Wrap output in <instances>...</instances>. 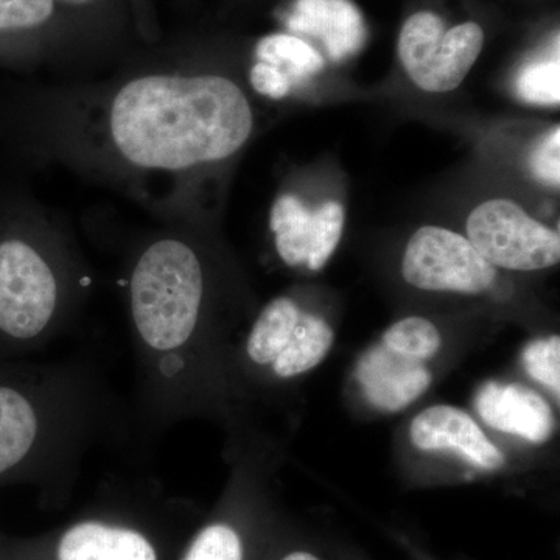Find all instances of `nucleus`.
<instances>
[{
	"instance_id": "10",
	"label": "nucleus",
	"mask_w": 560,
	"mask_h": 560,
	"mask_svg": "<svg viewBox=\"0 0 560 560\" xmlns=\"http://www.w3.org/2000/svg\"><path fill=\"white\" fill-rule=\"evenodd\" d=\"M287 25L291 32L320 40L334 61H345L363 49L368 28L350 0H296Z\"/></svg>"
},
{
	"instance_id": "4",
	"label": "nucleus",
	"mask_w": 560,
	"mask_h": 560,
	"mask_svg": "<svg viewBox=\"0 0 560 560\" xmlns=\"http://www.w3.org/2000/svg\"><path fill=\"white\" fill-rule=\"evenodd\" d=\"M482 44L485 32L477 22L445 31L441 16L419 11L401 27L399 57L416 86L441 94L463 83L480 57Z\"/></svg>"
},
{
	"instance_id": "3",
	"label": "nucleus",
	"mask_w": 560,
	"mask_h": 560,
	"mask_svg": "<svg viewBox=\"0 0 560 560\" xmlns=\"http://www.w3.org/2000/svg\"><path fill=\"white\" fill-rule=\"evenodd\" d=\"M202 296L200 257L179 235L158 238L140 254L130 280L131 313L150 348L186 345L200 319Z\"/></svg>"
},
{
	"instance_id": "6",
	"label": "nucleus",
	"mask_w": 560,
	"mask_h": 560,
	"mask_svg": "<svg viewBox=\"0 0 560 560\" xmlns=\"http://www.w3.org/2000/svg\"><path fill=\"white\" fill-rule=\"evenodd\" d=\"M401 272L410 285L425 291L480 294L497 280V268L469 238L440 226H423L412 235Z\"/></svg>"
},
{
	"instance_id": "26",
	"label": "nucleus",
	"mask_w": 560,
	"mask_h": 560,
	"mask_svg": "<svg viewBox=\"0 0 560 560\" xmlns=\"http://www.w3.org/2000/svg\"><path fill=\"white\" fill-rule=\"evenodd\" d=\"M57 2L65 3L69 7H90L95 0H57Z\"/></svg>"
},
{
	"instance_id": "14",
	"label": "nucleus",
	"mask_w": 560,
	"mask_h": 560,
	"mask_svg": "<svg viewBox=\"0 0 560 560\" xmlns=\"http://www.w3.org/2000/svg\"><path fill=\"white\" fill-rule=\"evenodd\" d=\"M334 345V330L329 324L312 313H302L289 345L271 364L280 378L296 377L318 366Z\"/></svg>"
},
{
	"instance_id": "15",
	"label": "nucleus",
	"mask_w": 560,
	"mask_h": 560,
	"mask_svg": "<svg viewBox=\"0 0 560 560\" xmlns=\"http://www.w3.org/2000/svg\"><path fill=\"white\" fill-rule=\"evenodd\" d=\"M301 315V308L290 298L271 301L250 330L246 345L249 359L260 366L275 363L279 353L289 345Z\"/></svg>"
},
{
	"instance_id": "2",
	"label": "nucleus",
	"mask_w": 560,
	"mask_h": 560,
	"mask_svg": "<svg viewBox=\"0 0 560 560\" xmlns=\"http://www.w3.org/2000/svg\"><path fill=\"white\" fill-rule=\"evenodd\" d=\"M40 212L25 195L0 197V341L35 340L57 312L60 285Z\"/></svg>"
},
{
	"instance_id": "7",
	"label": "nucleus",
	"mask_w": 560,
	"mask_h": 560,
	"mask_svg": "<svg viewBox=\"0 0 560 560\" xmlns=\"http://www.w3.org/2000/svg\"><path fill=\"white\" fill-rule=\"evenodd\" d=\"M411 441L422 452H456L486 470L500 469L503 453L470 415L451 405H434L412 420Z\"/></svg>"
},
{
	"instance_id": "20",
	"label": "nucleus",
	"mask_w": 560,
	"mask_h": 560,
	"mask_svg": "<svg viewBox=\"0 0 560 560\" xmlns=\"http://www.w3.org/2000/svg\"><path fill=\"white\" fill-rule=\"evenodd\" d=\"M559 58L526 66L518 75L515 90L522 101L533 105L555 106L560 102Z\"/></svg>"
},
{
	"instance_id": "18",
	"label": "nucleus",
	"mask_w": 560,
	"mask_h": 560,
	"mask_svg": "<svg viewBox=\"0 0 560 560\" xmlns=\"http://www.w3.org/2000/svg\"><path fill=\"white\" fill-rule=\"evenodd\" d=\"M441 334L429 319L410 316L397 320L383 334L382 345L408 359L427 361L441 349Z\"/></svg>"
},
{
	"instance_id": "13",
	"label": "nucleus",
	"mask_w": 560,
	"mask_h": 560,
	"mask_svg": "<svg viewBox=\"0 0 560 560\" xmlns=\"http://www.w3.org/2000/svg\"><path fill=\"white\" fill-rule=\"evenodd\" d=\"M57 11V0H0V65L16 66L31 57L35 38Z\"/></svg>"
},
{
	"instance_id": "24",
	"label": "nucleus",
	"mask_w": 560,
	"mask_h": 560,
	"mask_svg": "<svg viewBox=\"0 0 560 560\" xmlns=\"http://www.w3.org/2000/svg\"><path fill=\"white\" fill-rule=\"evenodd\" d=\"M249 81L254 90L272 101H282L293 88L291 81L280 70L260 61H257L250 69Z\"/></svg>"
},
{
	"instance_id": "23",
	"label": "nucleus",
	"mask_w": 560,
	"mask_h": 560,
	"mask_svg": "<svg viewBox=\"0 0 560 560\" xmlns=\"http://www.w3.org/2000/svg\"><path fill=\"white\" fill-rule=\"evenodd\" d=\"M560 128H551L539 140L529 154L533 175L547 186L559 187L560 183Z\"/></svg>"
},
{
	"instance_id": "8",
	"label": "nucleus",
	"mask_w": 560,
	"mask_h": 560,
	"mask_svg": "<svg viewBox=\"0 0 560 560\" xmlns=\"http://www.w3.org/2000/svg\"><path fill=\"white\" fill-rule=\"evenodd\" d=\"M355 375L370 404L389 412L410 407L431 385L425 361L399 355L382 342L361 355Z\"/></svg>"
},
{
	"instance_id": "11",
	"label": "nucleus",
	"mask_w": 560,
	"mask_h": 560,
	"mask_svg": "<svg viewBox=\"0 0 560 560\" xmlns=\"http://www.w3.org/2000/svg\"><path fill=\"white\" fill-rule=\"evenodd\" d=\"M58 560H158L156 550L135 529L84 522L66 530Z\"/></svg>"
},
{
	"instance_id": "12",
	"label": "nucleus",
	"mask_w": 560,
	"mask_h": 560,
	"mask_svg": "<svg viewBox=\"0 0 560 560\" xmlns=\"http://www.w3.org/2000/svg\"><path fill=\"white\" fill-rule=\"evenodd\" d=\"M38 431V412L31 397L16 386L0 383V478L28 458Z\"/></svg>"
},
{
	"instance_id": "25",
	"label": "nucleus",
	"mask_w": 560,
	"mask_h": 560,
	"mask_svg": "<svg viewBox=\"0 0 560 560\" xmlns=\"http://www.w3.org/2000/svg\"><path fill=\"white\" fill-rule=\"evenodd\" d=\"M282 560H320L318 556L312 555L308 551H293L287 555Z\"/></svg>"
},
{
	"instance_id": "5",
	"label": "nucleus",
	"mask_w": 560,
	"mask_h": 560,
	"mask_svg": "<svg viewBox=\"0 0 560 560\" xmlns=\"http://www.w3.org/2000/svg\"><path fill=\"white\" fill-rule=\"evenodd\" d=\"M467 238L492 267L504 270H547L560 259L558 232L504 198L485 201L471 210Z\"/></svg>"
},
{
	"instance_id": "9",
	"label": "nucleus",
	"mask_w": 560,
	"mask_h": 560,
	"mask_svg": "<svg viewBox=\"0 0 560 560\" xmlns=\"http://www.w3.org/2000/svg\"><path fill=\"white\" fill-rule=\"evenodd\" d=\"M478 415L492 429L544 444L555 433L550 404L534 389L512 383L489 382L475 400Z\"/></svg>"
},
{
	"instance_id": "19",
	"label": "nucleus",
	"mask_w": 560,
	"mask_h": 560,
	"mask_svg": "<svg viewBox=\"0 0 560 560\" xmlns=\"http://www.w3.org/2000/svg\"><path fill=\"white\" fill-rule=\"evenodd\" d=\"M345 230V209L340 202H324L313 212L311 242H308L307 265L312 271H319L337 249Z\"/></svg>"
},
{
	"instance_id": "17",
	"label": "nucleus",
	"mask_w": 560,
	"mask_h": 560,
	"mask_svg": "<svg viewBox=\"0 0 560 560\" xmlns=\"http://www.w3.org/2000/svg\"><path fill=\"white\" fill-rule=\"evenodd\" d=\"M257 61L267 62L280 70L291 84L311 79L323 70V55L300 36L276 33L265 36L256 47Z\"/></svg>"
},
{
	"instance_id": "22",
	"label": "nucleus",
	"mask_w": 560,
	"mask_h": 560,
	"mask_svg": "<svg viewBox=\"0 0 560 560\" xmlns=\"http://www.w3.org/2000/svg\"><path fill=\"white\" fill-rule=\"evenodd\" d=\"M523 366L534 381L550 388L556 396L560 393V338H540L529 342L523 350Z\"/></svg>"
},
{
	"instance_id": "16",
	"label": "nucleus",
	"mask_w": 560,
	"mask_h": 560,
	"mask_svg": "<svg viewBox=\"0 0 560 560\" xmlns=\"http://www.w3.org/2000/svg\"><path fill=\"white\" fill-rule=\"evenodd\" d=\"M312 221V210L294 195H282L272 206L270 228L276 249L290 267H300L307 261Z\"/></svg>"
},
{
	"instance_id": "1",
	"label": "nucleus",
	"mask_w": 560,
	"mask_h": 560,
	"mask_svg": "<svg viewBox=\"0 0 560 560\" xmlns=\"http://www.w3.org/2000/svg\"><path fill=\"white\" fill-rule=\"evenodd\" d=\"M254 131L245 92L228 77L154 69L102 81L0 91V140L180 219L197 180Z\"/></svg>"
},
{
	"instance_id": "21",
	"label": "nucleus",
	"mask_w": 560,
	"mask_h": 560,
	"mask_svg": "<svg viewBox=\"0 0 560 560\" xmlns=\"http://www.w3.org/2000/svg\"><path fill=\"white\" fill-rule=\"evenodd\" d=\"M183 560H243V541L237 530L213 523L198 533Z\"/></svg>"
}]
</instances>
